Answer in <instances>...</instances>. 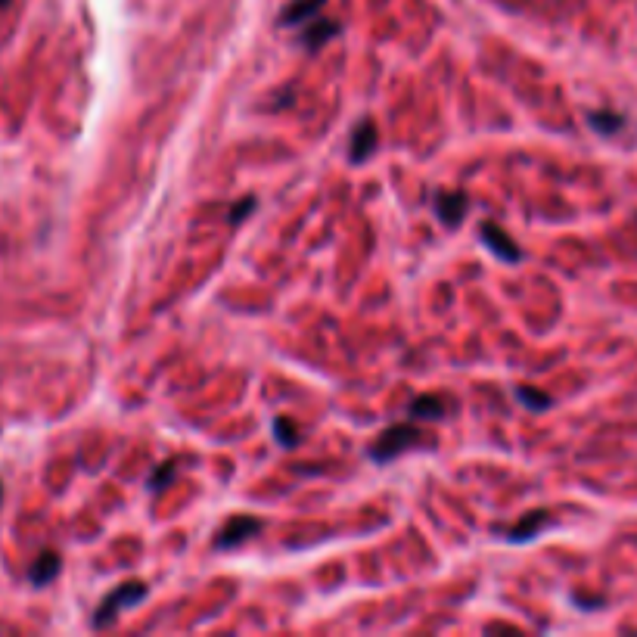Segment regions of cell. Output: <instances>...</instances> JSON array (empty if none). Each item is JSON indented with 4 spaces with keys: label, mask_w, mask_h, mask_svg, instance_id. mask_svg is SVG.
Wrapping results in <instances>:
<instances>
[{
    "label": "cell",
    "mask_w": 637,
    "mask_h": 637,
    "mask_svg": "<svg viewBox=\"0 0 637 637\" xmlns=\"http://www.w3.org/2000/svg\"><path fill=\"white\" fill-rule=\"evenodd\" d=\"M63 563H60V554L56 550H44V554L32 563V569H28V582H32L35 588H44L50 585L56 575H60Z\"/></svg>",
    "instance_id": "52a82bcc"
},
{
    "label": "cell",
    "mask_w": 637,
    "mask_h": 637,
    "mask_svg": "<svg viewBox=\"0 0 637 637\" xmlns=\"http://www.w3.org/2000/svg\"><path fill=\"white\" fill-rule=\"evenodd\" d=\"M143 597H147V585L143 582H125V585H119V588H112L103 600H100V606H97V613H94V628H109L112 622H115V616H119L122 610H128V606H134V603H140Z\"/></svg>",
    "instance_id": "7a4b0ae2"
},
{
    "label": "cell",
    "mask_w": 637,
    "mask_h": 637,
    "mask_svg": "<svg viewBox=\"0 0 637 637\" xmlns=\"http://www.w3.org/2000/svg\"><path fill=\"white\" fill-rule=\"evenodd\" d=\"M470 202L463 193H439L436 196V215L445 227H457L463 221V215H467Z\"/></svg>",
    "instance_id": "8992f818"
},
{
    "label": "cell",
    "mask_w": 637,
    "mask_h": 637,
    "mask_svg": "<svg viewBox=\"0 0 637 637\" xmlns=\"http://www.w3.org/2000/svg\"><path fill=\"white\" fill-rule=\"evenodd\" d=\"M327 0H293L289 7H283L280 13V25H299V22H308L314 19L317 13L324 10Z\"/></svg>",
    "instance_id": "9c48e42d"
},
{
    "label": "cell",
    "mask_w": 637,
    "mask_h": 637,
    "mask_svg": "<svg viewBox=\"0 0 637 637\" xmlns=\"http://www.w3.org/2000/svg\"><path fill=\"white\" fill-rule=\"evenodd\" d=\"M339 35V22H333V19H327V16H314V19H308V28L302 32V44H305V50H321L327 41H333Z\"/></svg>",
    "instance_id": "5b68a950"
},
{
    "label": "cell",
    "mask_w": 637,
    "mask_h": 637,
    "mask_svg": "<svg viewBox=\"0 0 637 637\" xmlns=\"http://www.w3.org/2000/svg\"><path fill=\"white\" fill-rule=\"evenodd\" d=\"M423 439H426V436L420 432V426H414V423H395V426L383 429L380 439H376V442L370 445V457H373L376 463H389V460L401 457L404 451L420 448Z\"/></svg>",
    "instance_id": "6da1fadb"
},
{
    "label": "cell",
    "mask_w": 637,
    "mask_h": 637,
    "mask_svg": "<svg viewBox=\"0 0 637 637\" xmlns=\"http://www.w3.org/2000/svg\"><path fill=\"white\" fill-rule=\"evenodd\" d=\"M376 153V125L370 119H364L355 134H352V147H349V159L352 162H364Z\"/></svg>",
    "instance_id": "ba28073f"
},
{
    "label": "cell",
    "mask_w": 637,
    "mask_h": 637,
    "mask_svg": "<svg viewBox=\"0 0 637 637\" xmlns=\"http://www.w3.org/2000/svg\"><path fill=\"white\" fill-rule=\"evenodd\" d=\"M274 439L280 442V448H296L299 445V429L286 417H277L274 420Z\"/></svg>",
    "instance_id": "4fadbf2b"
},
{
    "label": "cell",
    "mask_w": 637,
    "mask_h": 637,
    "mask_svg": "<svg viewBox=\"0 0 637 637\" xmlns=\"http://www.w3.org/2000/svg\"><path fill=\"white\" fill-rule=\"evenodd\" d=\"M0 504H4V482H0Z\"/></svg>",
    "instance_id": "e0dca14e"
},
{
    "label": "cell",
    "mask_w": 637,
    "mask_h": 637,
    "mask_svg": "<svg viewBox=\"0 0 637 637\" xmlns=\"http://www.w3.org/2000/svg\"><path fill=\"white\" fill-rule=\"evenodd\" d=\"M516 395H519V401H523L526 408H532V411H544V408H550V395H544L541 389L519 386V389H516Z\"/></svg>",
    "instance_id": "5bb4252c"
},
{
    "label": "cell",
    "mask_w": 637,
    "mask_h": 637,
    "mask_svg": "<svg viewBox=\"0 0 637 637\" xmlns=\"http://www.w3.org/2000/svg\"><path fill=\"white\" fill-rule=\"evenodd\" d=\"M479 234H482V240H485V246L495 252L501 262H510V265H516L519 258H523V249H519L513 240H510V234L507 230H501L495 221H482V227H479Z\"/></svg>",
    "instance_id": "277c9868"
},
{
    "label": "cell",
    "mask_w": 637,
    "mask_h": 637,
    "mask_svg": "<svg viewBox=\"0 0 637 637\" xmlns=\"http://www.w3.org/2000/svg\"><path fill=\"white\" fill-rule=\"evenodd\" d=\"M255 209V199L249 196V199H240V202H234V209H230V224H240L249 212Z\"/></svg>",
    "instance_id": "2e32d148"
},
{
    "label": "cell",
    "mask_w": 637,
    "mask_h": 637,
    "mask_svg": "<svg viewBox=\"0 0 637 637\" xmlns=\"http://www.w3.org/2000/svg\"><path fill=\"white\" fill-rule=\"evenodd\" d=\"M7 4H10V0H0V10H4V7H7Z\"/></svg>",
    "instance_id": "ac0fdd59"
},
{
    "label": "cell",
    "mask_w": 637,
    "mask_h": 637,
    "mask_svg": "<svg viewBox=\"0 0 637 637\" xmlns=\"http://www.w3.org/2000/svg\"><path fill=\"white\" fill-rule=\"evenodd\" d=\"M588 125H591L597 134H603V137H613L616 131H622L625 119H622L619 112H591V115H588Z\"/></svg>",
    "instance_id": "7c38bea8"
},
{
    "label": "cell",
    "mask_w": 637,
    "mask_h": 637,
    "mask_svg": "<svg viewBox=\"0 0 637 637\" xmlns=\"http://www.w3.org/2000/svg\"><path fill=\"white\" fill-rule=\"evenodd\" d=\"M448 411V404L439 395H420L408 404V414L414 420H442Z\"/></svg>",
    "instance_id": "30bf717a"
},
{
    "label": "cell",
    "mask_w": 637,
    "mask_h": 637,
    "mask_svg": "<svg viewBox=\"0 0 637 637\" xmlns=\"http://www.w3.org/2000/svg\"><path fill=\"white\" fill-rule=\"evenodd\" d=\"M175 470H178V463H175V460L162 463V467L150 476V488H153V491H162L171 479H175Z\"/></svg>",
    "instance_id": "9a60e30c"
},
{
    "label": "cell",
    "mask_w": 637,
    "mask_h": 637,
    "mask_svg": "<svg viewBox=\"0 0 637 637\" xmlns=\"http://www.w3.org/2000/svg\"><path fill=\"white\" fill-rule=\"evenodd\" d=\"M550 523V516L544 513V510H532L523 523H516L513 529H507V541H529V538H535L544 526Z\"/></svg>",
    "instance_id": "8fae6325"
},
{
    "label": "cell",
    "mask_w": 637,
    "mask_h": 637,
    "mask_svg": "<svg viewBox=\"0 0 637 637\" xmlns=\"http://www.w3.org/2000/svg\"><path fill=\"white\" fill-rule=\"evenodd\" d=\"M258 532H262V519H255V516H234V519H227V523L221 526V532L215 535V547L230 550V547L249 541Z\"/></svg>",
    "instance_id": "3957f363"
}]
</instances>
